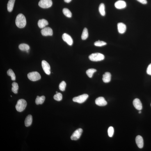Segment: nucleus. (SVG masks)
Returning a JSON list of instances; mask_svg holds the SVG:
<instances>
[{"mask_svg": "<svg viewBox=\"0 0 151 151\" xmlns=\"http://www.w3.org/2000/svg\"><path fill=\"white\" fill-rule=\"evenodd\" d=\"M26 23L25 17L22 14H19L15 19V24L18 27L22 28L25 27Z\"/></svg>", "mask_w": 151, "mask_h": 151, "instance_id": "f257e3e1", "label": "nucleus"}, {"mask_svg": "<svg viewBox=\"0 0 151 151\" xmlns=\"http://www.w3.org/2000/svg\"><path fill=\"white\" fill-rule=\"evenodd\" d=\"M27 105L26 101L24 99H19L17 101L15 106V108L17 111L21 112L24 110L26 108Z\"/></svg>", "mask_w": 151, "mask_h": 151, "instance_id": "f03ea898", "label": "nucleus"}, {"mask_svg": "<svg viewBox=\"0 0 151 151\" xmlns=\"http://www.w3.org/2000/svg\"><path fill=\"white\" fill-rule=\"evenodd\" d=\"M104 55L100 53H93L89 56L90 60L93 61H101L104 59Z\"/></svg>", "mask_w": 151, "mask_h": 151, "instance_id": "7ed1b4c3", "label": "nucleus"}, {"mask_svg": "<svg viewBox=\"0 0 151 151\" xmlns=\"http://www.w3.org/2000/svg\"><path fill=\"white\" fill-rule=\"evenodd\" d=\"M28 77L30 80L36 81L40 79L41 78V76L38 72H29L28 73Z\"/></svg>", "mask_w": 151, "mask_h": 151, "instance_id": "20e7f679", "label": "nucleus"}, {"mask_svg": "<svg viewBox=\"0 0 151 151\" xmlns=\"http://www.w3.org/2000/svg\"><path fill=\"white\" fill-rule=\"evenodd\" d=\"M52 5V2L51 0H41L38 3L39 6L44 8L50 7Z\"/></svg>", "mask_w": 151, "mask_h": 151, "instance_id": "39448f33", "label": "nucleus"}, {"mask_svg": "<svg viewBox=\"0 0 151 151\" xmlns=\"http://www.w3.org/2000/svg\"><path fill=\"white\" fill-rule=\"evenodd\" d=\"M88 97V95L86 94H84L74 97L73 99L72 100L74 102H78L79 103H82L87 100Z\"/></svg>", "mask_w": 151, "mask_h": 151, "instance_id": "423d86ee", "label": "nucleus"}, {"mask_svg": "<svg viewBox=\"0 0 151 151\" xmlns=\"http://www.w3.org/2000/svg\"><path fill=\"white\" fill-rule=\"evenodd\" d=\"M83 132V129H78L75 131L71 136V139L76 141L79 139Z\"/></svg>", "mask_w": 151, "mask_h": 151, "instance_id": "0eeeda50", "label": "nucleus"}, {"mask_svg": "<svg viewBox=\"0 0 151 151\" xmlns=\"http://www.w3.org/2000/svg\"><path fill=\"white\" fill-rule=\"evenodd\" d=\"M42 65L43 69L46 74L50 75V67L49 64L45 60L42 61Z\"/></svg>", "mask_w": 151, "mask_h": 151, "instance_id": "6e6552de", "label": "nucleus"}, {"mask_svg": "<svg viewBox=\"0 0 151 151\" xmlns=\"http://www.w3.org/2000/svg\"><path fill=\"white\" fill-rule=\"evenodd\" d=\"M62 38L68 45L71 46L72 45L73 41L70 35L66 33L64 34L62 36Z\"/></svg>", "mask_w": 151, "mask_h": 151, "instance_id": "1a4fd4ad", "label": "nucleus"}, {"mask_svg": "<svg viewBox=\"0 0 151 151\" xmlns=\"http://www.w3.org/2000/svg\"><path fill=\"white\" fill-rule=\"evenodd\" d=\"M41 33L43 36H52L53 34L52 29L49 27H45L43 28L41 31Z\"/></svg>", "mask_w": 151, "mask_h": 151, "instance_id": "9d476101", "label": "nucleus"}, {"mask_svg": "<svg viewBox=\"0 0 151 151\" xmlns=\"http://www.w3.org/2000/svg\"><path fill=\"white\" fill-rule=\"evenodd\" d=\"M95 103L97 105L100 106H105L107 104V102L104 98L103 97L98 98L96 99Z\"/></svg>", "mask_w": 151, "mask_h": 151, "instance_id": "9b49d317", "label": "nucleus"}, {"mask_svg": "<svg viewBox=\"0 0 151 151\" xmlns=\"http://www.w3.org/2000/svg\"><path fill=\"white\" fill-rule=\"evenodd\" d=\"M133 104L135 108L138 110H141L143 108L142 103L139 99H135L133 101Z\"/></svg>", "mask_w": 151, "mask_h": 151, "instance_id": "f8f14e48", "label": "nucleus"}, {"mask_svg": "<svg viewBox=\"0 0 151 151\" xmlns=\"http://www.w3.org/2000/svg\"><path fill=\"white\" fill-rule=\"evenodd\" d=\"M115 6L118 9H122L126 7V3L125 1L123 0H119L116 2L115 4Z\"/></svg>", "mask_w": 151, "mask_h": 151, "instance_id": "ddd939ff", "label": "nucleus"}, {"mask_svg": "<svg viewBox=\"0 0 151 151\" xmlns=\"http://www.w3.org/2000/svg\"><path fill=\"white\" fill-rule=\"evenodd\" d=\"M136 142L137 146L140 148H142L144 146V141L143 137L140 136L136 137Z\"/></svg>", "mask_w": 151, "mask_h": 151, "instance_id": "4468645a", "label": "nucleus"}, {"mask_svg": "<svg viewBox=\"0 0 151 151\" xmlns=\"http://www.w3.org/2000/svg\"><path fill=\"white\" fill-rule=\"evenodd\" d=\"M119 33L122 34L125 33L126 30V26L123 23L120 22L117 25Z\"/></svg>", "mask_w": 151, "mask_h": 151, "instance_id": "2eb2a0df", "label": "nucleus"}, {"mask_svg": "<svg viewBox=\"0 0 151 151\" xmlns=\"http://www.w3.org/2000/svg\"><path fill=\"white\" fill-rule=\"evenodd\" d=\"M111 74L109 72H106L103 75L102 80L104 83L109 82L111 80Z\"/></svg>", "mask_w": 151, "mask_h": 151, "instance_id": "dca6fc26", "label": "nucleus"}, {"mask_svg": "<svg viewBox=\"0 0 151 151\" xmlns=\"http://www.w3.org/2000/svg\"><path fill=\"white\" fill-rule=\"evenodd\" d=\"M38 24L39 27L40 28H43L49 24V23L47 20L43 19L39 20Z\"/></svg>", "mask_w": 151, "mask_h": 151, "instance_id": "f3484780", "label": "nucleus"}, {"mask_svg": "<svg viewBox=\"0 0 151 151\" xmlns=\"http://www.w3.org/2000/svg\"><path fill=\"white\" fill-rule=\"evenodd\" d=\"M32 116L31 115H29L27 116L25 121V125L26 127H29L31 125L32 122Z\"/></svg>", "mask_w": 151, "mask_h": 151, "instance_id": "a211bd4d", "label": "nucleus"}, {"mask_svg": "<svg viewBox=\"0 0 151 151\" xmlns=\"http://www.w3.org/2000/svg\"><path fill=\"white\" fill-rule=\"evenodd\" d=\"M15 0H9L7 4V8L9 12H11L13 10L14 4Z\"/></svg>", "mask_w": 151, "mask_h": 151, "instance_id": "6ab92c4d", "label": "nucleus"}, {"mask_svg": "<svg viewBox=\"0 0 151 151\" xmlns=\"http://www.w3.org/2000/svg\"><path fill=\"white\" fill-rule=\"evenodd\" d=\"M45 96H42L40 97L37 96L35 100V103L37 105L42 104L43 103L45 100Z\"/></svg>", "mask_w": 151, "mask_h": 151, "instance_id": "aec40b11", "label": "nucleus"}, {"mask_svg": "<svg viewBox=\"0 0 151 151\" xmlns=\"http://www.w3.org/2000/svg\"><path fill=\"white\" fill-rule=\"evenodd\" d=\"M99 11L101 14L102 16L105 15V7L104 3H101L99 5Z\"/></svg>", "mask_w": 151, "mask_h": 151, "instance_id": "412c9836", "label": "nucleus"}, {"mask_svg": "<svg viewBox=\"0 0 151 151\" xmlns=\"http://www.w3.org/2000/svg\"><path fill=\"white\" fill-rule=\"evenodd\" d=\"M19 48L21 50L27 51L29 50L30 47L27 44L24 43L21 44L19 46Z\"/></svg>", "mask_w": 151, "mask_h": 151, "instance_id": "4be33fe9", "label": "nucleus"}, {"mask_svg": "<svg viewBox=\"0 0 151 151\" xmlns=\"http://www.w3.org/2000/svg\"><path fill=\"white\" fill-rule=\"evenodd\" d=\"M88 30L86 28H85L83 29L81 38L83 40H86L88 38Z\"/></svg>", "mask_w": 151, "mask_h": 151, "instance_id": "5701e85b", "label": "nucleus"}, {"mask_svg": "<svg viewBox=\"0 0 151 151\" xmlns=\"http://www.w3.org/2000/svg\"><path fill=\"white\" fill-rule=\"evenodd\" d=\"M12 92L15 94L17 93L18 90L19 89L18 85L15 82H13L12 84Z\"/></svg>", "mask_w": 151, "mask_h": 151, "instance_id": "b1692460", "label": "nucleus"}, {"mask_svg": "<svg viewBox=\"0 0 151 151\" xmlns=\"http://www.w3.org/2000/svg\"><path fill=\"white\" fill-rule=\"evenodd\" d=\"M63 14L69 18L72 17V12L68 9L66 8H64L63 9Z\"/></svg>", "mask_w": 151, "mask_h": 151, "instance_id": "393cba45", "label": "nucleus"}, {"mask_svg": "<svg viewBox=\"0 0 151 151\" xmlns=\"http://www.w3.org/2000/svg\"><path fill=\"white\" fill-rule=\"evenodd\" d=\"M96 70L94 69H89L86 71V74L90 78H91L92 77L94 73L96 72Z\"/></svg>", "mask_w": 151, "mask_h": 151, "instance_id": "a878e982", "label": "nucleus"}, {"mask_svg": "<svg viewBox=\"0 0 151 151\" xmlns=\"http://www.w3.org/2000/svg\"><path fill=\"white\" fill-rule=\"evenodd\" d=\"M7 74L9 76H11L12 80L14 81L15 80V76L13 71L11 69H9L7 72Z\"/></svg>", "mask_w": 151, "mask_h": 151, "instance_id": "bb28decb", "label": "nucleus"}, {"mask_svg": "<svg viewBox=\"0 0 151 151\" xmlns=\"http://www.w3.org/2000/svg\"><path fill=\"white\" fill-rule=\"evenodd\" d=\"M106 44L107 43L106 42L99 40L95 42L94 43V45L97 47H102V46L106 45Z\"/></svg>", "mask_w": 151, "mask_h": 151, "instance_id": "cd10ccee", "label": "nucleus"}, {"mask_svg": "<svg viewBox=\"0 0 151 151\" xmlns=\"http://www.w3.org/2000/svg\"><path fill=\"white\" fill-rule=\"evenodd\" d=\"M54 98L55 100L57 101H60L62 99L63 96L61 93H58L54 95Z\"/></svg>", "mask_w": 151, "mask_h": 151, "instance_id": "c85d7f7f", "label": "nucleus"}, {"mask_svg": "<svg viewBox=\"0 0 151 151\" xmlns=\"http://www.w3.org/2000/svg\"><path fill=\"white\" fill-rule=\"evenodd\" d=\"M66 86V83L64 81L61 82L59 85V89L62 91H64L65 90V88Z\"/></svg>", "mask_w": 151, "mask_h": 151, "instance_id": "c756f323", "label": "nucleus"}, {"mask_svg": "<svg viewBox=\"0 0 151 151\" xmlns=\"http://www.w3.org/2000/svg\"><path fill=\"white\" fill-rule=\"evenodd\" d=\"M114 133V129L112 127H109L108 130V136L110 137H113Z\"/></svg>", "mask_w": 151, "mask_h": 151, "instance_id": "7c9ffc66", "label": "nucleus"}, {"mask_svg": "<svg viewBox=\"0 0 151 151\" xmlns=\"http://www.w3.org/2000/svg\"><path fill=\"white\" fill-rule=\"evenodd\" d=\"M147 72L149 75H151V64L149 65L147 67Z\"/></svg>", "mask_w": 151, "mask_h": 151, "instance_id": "2f4dec72", "label": "nucleus"}, {"mask_svg": "<svg viewBox=\"0 0 151 151\" xmlns=\"http://www.w3.org/2000/svg\"><path fill=\"white\" fill-rule=\"evenodd\" d=\"M137 0L143 4H146L147 3L146 0Z\"/></svg>", "mask_w": 151, "mask_h": 151, "instance_id": "473e14b6", "label": "nucleus"}, {"mask_svg": "<svg viewBox=\"0 0 151 151\" xmlns=\"http://www.w3.org/2000/svg\"><path fill=\"white\" fill-rule=\"evenodd\" d=\"M65 2L67 3H69L72 1V0H64Z\"/></svg>", "mask_w": 151, "mask_h": 151, "instance_id": "72a5a7b5", "label": "nucleus"}, {"mask_svg": "<svg viewBox=\"0 0 151 151\" xmlns=\"http://www.w3.org/2000/svg\"><path fill=\"white\" fill-rule=\"evenodd\" d=\"M138 113H139V114L141 113V110H140L139 111V112Z\"/></svg>", "mask_w": 151, "mask_h": 151, "instance_id": "f704fd0d", "label": "nucleus"}, {"mask_svg": "<svg viewBox=\"0 0 151 151\" xmlns=\"http://www.w3.org/2000/svg\"><path fill=\"white\" fill-rule=\"evenodd\" d=\"M58 93V92L57 91H56V93Z\"/></svg>", "mask_w": 151, "mask_h": 151, "instance_id": "c9c22d12", "label": "nucleus"}, {"mask_svg": "<svg viewBox=\"0 0 151 151\" xmlns=\"http://www.w3.org/2000/svg\"><path fill=\"white\" fill-rule=\"evenodd\" d=\"M11 97H12V96L11 95Z\"/></svg>", "mask_w": 151, "mask_h": 151, "instance_id": "e433bc0d", "label": "nucleus"}, {"mask_svg": "<svg viewBox=\"0 0 151 151\" xmlns=\"http://www.w3.org/2000/svg\"></svg>", "mask_w": 151, "mask_h": 151, "instance_id": "4c0bfd02", "label": "nucleus"}]
</instances>
